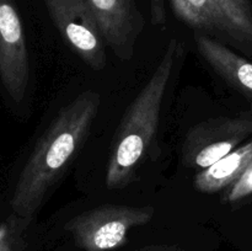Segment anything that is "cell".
Here are the masks:
<instances>
[{
    "mask_svg": "<svg viewBox=\"0 0 252 251\" xmlns=\"http://www.w3.org/2000/svg\"><path fill=\"white\" fill-rule=\"evenodd\" d=\"M101 107L100 94L86 90L59 110L20 174L10 207L31 221L88 139Z\"/></svg>",
    "mask_w": 252,
    "mask_h": 251,
    "instance_id": "obj_1",
    "label": "cell"
},
{
    "mask_svg": "<svg viewBox=\"0 0 252 251\" xmlns=\"http://www.w3.org/2000/svg\"><path fill=\"white\" fill-rule=\"evenodd\" d=\"M181 57V42L170 39L148 83L126 111L106 166L107 188H125L137 177L158 133L162 102Z\"/></svg>",
    "mask_w": 252,
    "mask_h": 251,
    "instance_id": "obj_2",
    "label": "cell"
},
{
    "mask_svg": "<svg viewBox=\"0 0 252 251\" xmlns=\"http://www.w3.org/2000/svg\"><path fill=\"white\" fill-rule=\"evenodd\" d=\"M155 214L153 206L96 207L66 221L65 230L84 251H111L128 241L133 228L147 225Z\"/></svg>",
    "mask_w": 252,
    "mask_h": 251,
    "instance_id": "obj_3",
    "label": "cell"
},
{
    "mask_svg": "<svg viewBox=\"0 0 252 251\" xmlns=\"http://www.w3.org/2000/svg\"><path fill=\"white\" fill-rule=\"evenodd\" d=\"M252 134V112L221 116L194 125L181 149L182 164L203 170L235 150Z\"/></svg>",
    "mask_w": 252,
    "mask_h": 251,
    "instance_id": "obj_4",
    "label": "cell"
},
{
    "mask_svg": "<svg viewBox=\"0 0 252 251\" xmlns=\"http://www.w3.org/2000/svg\"><path fill=\"white\" fill-rule=\"evenodd\" d=\"M54 26L76 56L93 70L107 64L106 42L85 0H44Z\"/></svg>",
    "mask_w": 252,
    "mask_h": 251,
    "instance_id": "obj_5",
    "label": "cell"
},
{
    "mask_svg": "<svg viewBox=\"0 0 252 251\" xmlns=\"http://www.w3.org/2000/svg\"><path fill=\"white\" fill-rule=\"evenodd\" d=\"M0 80L10 97L22 102L30 84V58L15 0H0Z\"/></svg>",
    "mask_w": 252,
    "mask_h": 251,
    "instance_id": "obj_6",
    "label": "cell"
},
{
    "mask_svg": "<svg viewBox=\"0 0 252 251\" xmlns=\"http://www.w3.org/2000/svg\"><path fill=\"white\" fill-rule=\"evenodd\" d=\"M85 1L100 26L106 46L121 61H130L145 26L137 0Z\"/></svg>",
    "mask_w": 252,
    "mask_h": 251,
    "instance_id": "obj_7",
    "label": "cell"
},
{
    "mask_svg": "<svg viewBox=\"0 0 252 251\" xmlns=\"http://www.w3.org/2000/svg\"><path fill=\"white\" fill-rule=\"evenodd\" d=\"M193 37L202 58L229 86L245 97L252 108V62L250 59L203 32L194 31Z\"/></svg>",
    "mask_w": 252,
    "mask_h": 251,
    "instance_id": "obj_8",
    "label": "cell"
},
{
    "mask_svg": "<svg viewBox=\"0 0 252 251\" xmlns=\"http://www.w3.org/2000/svg\"><path fill=\"white\" fill-rule=\"evenodd\" d=\"M174 14L194 31L203 32L235 47L246 56V47L218 0H170Z\"/></svg>",
    "mask_w": 252,
    "mask_h": 251,
    "instance_id": "obj_9",
    "label": "cell"
},
{
    "mask_svg": "<svg viewBox=\"0 0 252 251\" xmlns=\"http://www.w3.org/2000/svg\"><path fill=\"white\" fill-rule=\"evenodd\" d=\"M251 161L252 139L229 153L216 164L201 170L194 176V188L202 193H216L228 188L243 175Z\"/></svg>",
    "mask_w": 252,
    "mask_h": 251,
    "instance_id": "obj_10",
    "label": "cell"
},
{
    "mask_svg": "<svg viewBox=\"0 0 252 251\" xmlns=\"http://www.w3.org/2000/svg\"><path fill=\"white\" fill-rule=\"evenodd\" d=\"M223 11L240 33L246 47V57L252 61V2L251 0H218Z\"/></svg>",
    "mask_w": 252,
    "mask_h": 251,
    "instance_id": "obj_11",
    "label": "cell"
},
{
    "mask_svg": "<svg viewBox=\"0 0 252 251\" xmlns=\"http://www.w3.org/2000/svg\"><path fill=\"white\" fill-rule=\"evenodd\" d=\"M30 220L10 214L0 223V251H27L25 230Z\"/></svg>",
    "mask_w": 252,
    "mask_h": 251,
    "instance_id": "obj_12",
    "label": "cell"
},
{
    "mask_svg": "<svg viewBox=\"0 0 252 251\" xmlns=\"http://www.w3.org/2000/svg\"><path fill=\"white\" fill-rule=\"evenodd\" d=\"M252 194V161L246 167L245 171L243 172L240 177L234 182L231 186L228 187L226 193L224 196L228 203H235V202L241 201L246 197Z\"/></svg>",
    "mask_w": 252,
    "mask_h": 251,
    "instance_id": "obj_13",
    "label": "cell"
},
{
    "mask_svg": "<svg viewBox=\"0 0 252 251\" xmlns=\"http://www.w3.org/2000/svg\"><path fill=\"white\" fill-rule=\"evenodd\" d=\"M150 21L154 26H164L166 22V5L165 0H149Z\"/></svg>",
    "mask_w": 252,
    "mask_h": 251,
    "instance_id": "obj_14",
    "label": "cell"
},
{
    "mask_svg": "<svg viewBox=\"0 0 252 251\" xmlns=\"http://www.w3.org/2000/svg\"><path fill=\"white\" fill-rule=\"evenodd\" d=\"M140 251H176L174 249H167V248H148V249H143Z\"/></svg>",
    "mask_w": 252,
    "mask_h": 251,
    "instance_id": "obj_15",
    "label": "cell"
}]
</instances>
